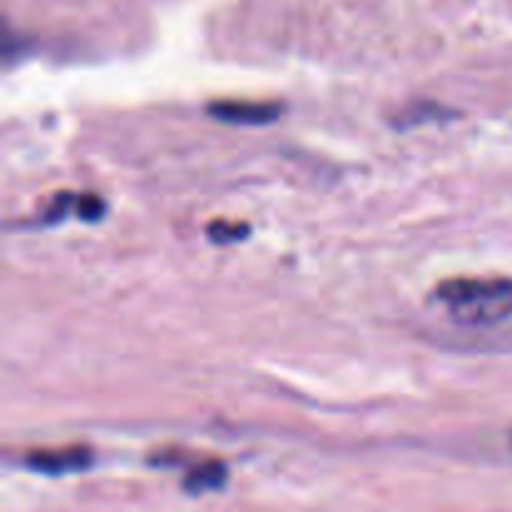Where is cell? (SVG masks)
I'll use <instances>...</instances> for the list:
<instances>
[{"label": "cell", "mask_w": 512, "mask_h": 512, "mask_svg": "<svg viewBox=\"0 0 512 512\" xmlns=\"http://www.w3.org/2000/svg\"><path fill=\"white\" fill-rule=\"evenodd\" d=\"M208 110L218 120L243 125L270 123V120H275L280 115V105L253 103V100H223V103H213Z\"/></svg>", "instance_id": "obj_3"}, {"label": "cell", "mask_w": 512, "mask_h": 512, "mask_svg": "<svg viewBox=\"0 0 512 512\" xmlns=\"http://www.w3.org/2000/svg\"><path fill=\"white\" fill-rule=\"evenodd\" d=\"M225 475H228V470H225L223 463H218V460H208V463H200L198 468L190 470L188 478H185V490L193 495L208 493V490H218L220 485L225 483Z\"/></svg>", "instance_id": "obj_4"}, {"label": "cell", "mask_w": 512, "mask_h": 512, "mask_svg": "<svg viewBox=\"0 0 512 512\" xmlns=\"http://www.w3.org/2000/svg\"><path fill=\"white\" fill-rule=\"evenodd\" d=\"M210 238L213 240H238L240 235L245 233V228L243 225H230V223H225V220H220V223H215V225H210Z\"/></svg>", "instance_id": "obj_5"}, {"label": "cell", "mask_w": 512, "mask_h": 512, "mask_svg": "<svg viewBox=\"0 0 512 512\" xmlns=\"http://www.w3.org/2000/svg\"><path fill=\"white\" fill-rule=\"evenodd\" d=\"M438 303L465 325H495L512 315L510 278H450L435 290Z\"/></svg>", "instance_id": "obj_1"}, {"label": "cell", "mask_w": 512, "mask_h": 512, "mask_svg": "<svg viewBox=\"0 0 512 512\" xmlns=\"http://www.w3.org/2000/svg\"><path fill=\"white\" fill-rule=\"evenodd\" d=\"M93 460L88 448H60V450H38L28 455V465L45 475H65L75 470H85Z\"/></svg>", "instance_id": "obj_2"}]
</instances>
